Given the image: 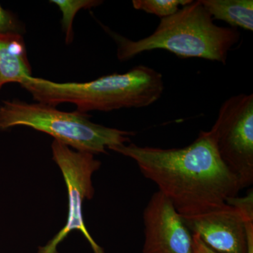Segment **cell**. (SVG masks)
I'll use <instances>...</instances> for the list:
<instances>
[{"label": "cell", "instance_id": "cell-11", "mask_svg": "<svg viewBox=\"0 0 253 253\" xmlns=\"http://www.w3.org/2000/svg\"><path fill=\"white\" fill-rule=\"evenodd\" d=\"M50 2L56 5L61 11V26L66 35V43L69 44L74 38L73 21L78 11L96 7L104 1L101 0H51Z\"/></svg>", "mask_w": 253, "mask_h": 253}, {"label": "cell", "instance_id": "cell-12", "mask_svg": "<svg viewBox=\"0 0 253 253\" xmlns=\"http://www.w3.org/2000/svg\"><path fill=\"white\" fill-rule=\"evenodd\" d=\"M191 0H133V7L162 18L175 14Z\"/></svg>", "mask_w": 253, "mask_h": 253}, {"label": "cell", "instance_id": "cell-10", "mask_svg": "<svg viewBox=\"0 0 253 253\" xmlns=\"http://www.w3.org/2000/svg\"><path fill=\"white\" fill-rule=\"evenodd\" d=\"M213 20H219L231 28L253 31V0H200Z\"/></svg>", "mask_w": 253, "mask_h": 253}, {"label": "cell", "instance_id": "cell-1", "mask_svg": "<svg viewBox=\"0 0 253 253\" xmlns=\"http://www.w3.org/2000/svg\"><path fill=\"white\" fill-rule=\"evenodd\" d=\"M109 149L133 160L182 217L220 206L244 189L221 161L209 131H200L196 140L184 148L161 149L131 143Z\"/></svg>", "mask_w": 253, "mask_h": 253}, {"label": "cell", "instance_id": "cell-14", "mask_svg": "<svg viewBox=\"0 0 253 253\" xmlns=\"http://www.w3.org/2000/svg\"><path fill=\"white\" fill-rule=\"evenodd\" d=\"M246 221L248 236V253H253V211L248 210L242 212Z\"/></svg>", "mask_w": 253, "mask_h": 253}, {"label": "cell", "instance_id": "cell-13", "mask_svg": "<svg viewBox=\"0 0 253 253\" xmlns=\"http://www.w3.org/2000/svg\"><path fill=\"white\" fill-rule=\"evenodd\" d=\"M25 32L24 26L16 16L0 4V34L18 33L22 35Z\"/></svg>", "mask_w": 253, "mask_h": 253}, {"label": "cell", "instance_id": "cell-8", "mask_svg": "<svg viewBox=\"0 0 253 253\" xmlns=\"http://www.w3.org/2000/svg\"><path fill=\"white\" fill-rule=\"evenodd\" d=\"M182 218L191 234L199 236L216 253H248L246 221L234 206L225 203L206 212Z\"/></svg>", "mask_w": 253, "mask_h": 253}, {"label": "cell", "instance_id": "cell-3", "mask_svg": "<svg viewBox=\"0 0 253 253\" xmlns=\"http://www.w3.org/2000/svg\"><path fill=\"white\" fill-rule=\"evenodd\" d=\"M20 84L38 102L53 106L69 103L83 113L147 107L164 91L162 74L144 65L86 83H56L28 76Z\"/></svg>", "mask_w": 253, "mask_h": 253}, {"label": "cell", "instance_id": "cell-16", "mask_svg": "<svg viewBox=\"0 0 253 253\" xmlns=\"http://www.w3.org/2000/svg\"><path fill=\"white\" fill-rule=\"evenodd\" d=\"M251 194V195H253L252 194ZM239 198H240V197H239ZM237 199H238V198H237ZM236 199H235V200H236ZM235 200H234V201H235ZM234 202H233V205H234Z\"/></svg>", "mask_w": 253, "mask_h": 253}, {"label": "cell", "instance_id": "cell-6", "mask_svg": "<svg viewBox=\"0 0 253 253\" xmlns=\"http://www.w3.org/2000/svg\"><path fill=\"white\" fill-rule=\"evenodd\" d=\"M51 151L53 160L61 169L67 186L68 219L64 227L46 246L39 248L38 253H59L57 246L74 230L81 231L93 253H106L87 231L83 214V203L94 196L92 176L101 167V162L94 155L74 151L59 141H53Z\"/></svg>", "mask_w": 253, "mask_h": 253}, {"label": "cell", "instance_id": "cell-9", "mask_svg": "<svg viewBox=\"0 0 253 253\" xmlns=\"http://www.w3.org/2000/svg\"><path fill=\"white\" fill-rule=\"evenodd\" d=\"M28 76L32 68L22 35L0 34V89L7 83L21 84Z\"/></svg>", "mask_w": 253, "mask_h": 253}, {"label": "cell", "instance_id": "cell-7", "mask_svg": "<svg viewBox=\"0 0 253 253\" xmlns=\"http://www.w3.org/2000/svg\"><path fill=\"white\" fill-rule=\"evenodd\" d=\"M142 253H194L192 234L172 203L159 191L143 212Z\"/></svg>", "mask_w": 253, "mask_h": 253}, {"label": "cell", "instance_id": "cell-15", "mask_svg": "<svg viewBox=\"0 0 253 253\" xmlns=\"http://www.w3.org/2000/svg\"><path fill=\"white\" fill-rule=\"evenodd\" d=\"M193 253H217L213 251L207 245L204 244L199 236L192 234Z\"/></svg>", "mask_w": 253, "mask_h": 253}, {"label": "cell", "instance_id": "cell-2", "mask_svg": "<svg viewBox=\"0 0 253 253\" xmlns=\"http://www.w3.org/2000/svg\"><path fill=\"white\" fill-rule=\"evenodd\" d=\"M117 45L121 61L132 59L146 51L163 49L181 58H199L225 65L229 51L239 42L237 28L221 27L200 0H191L175 14L162 18L152 34L131 41L101 24Z\"/></svg>", "mask_w": 253, "mask_h": 253}, {"label": "cell", "instance_id": "cell-5", "mask_svg": "<svg viewBox=\"0 0 253 253\" xmlns=\"http://www.w3.org/2000/svg\"><path fill=\"white\" fill-rule=\"evenodd\" d=\"M218 155L242 187L253 184V94L231 96L209 131Z\"/></svg>", "mask_w": 253, "mask_h": 253}, {"label": "cell", "instance_id": "cell-4", "mask_svg": "<svg viewBox=\"0 0 253 253\" xmlns=\"http://www.w3.org/2000/svg\"><path fill=\"white\" fill-rule=\"evenodd\" d=\"M25 126L42 131L76 151L107 154L111 146L130 143L135 132L91 122L86 113L64 112L56 106L15 99L0 105V130Z\"/></svg>", "mask_w": 253, "mask_h": 253}]
</instances>
